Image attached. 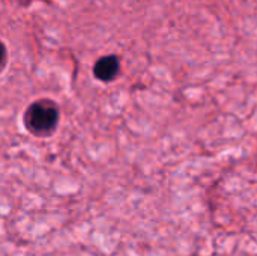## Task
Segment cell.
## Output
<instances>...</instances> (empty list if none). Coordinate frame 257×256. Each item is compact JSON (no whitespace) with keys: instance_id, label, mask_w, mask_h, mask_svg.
I'll return each instance as SVG.
<instances>
[{"instance_id":"1","label":"cell","mask_w":257,"mask_h":256,"mask_svg":"<svg viewBox=\"0 0 257 256\" xmlns=\"http://www.w3.org/2000/svg\"><path fill=\"white\" fill-rule=\"evenodd\" d=\"M60 119V110L59 106L48 98H41L38 101H33L27 110L24 112V127L26 130L36 136V137H47L51 136Z\"/></svg>"},{"instance_id":"3","label":"cell","mask_w":257,"mask_h":256,"mask_svg":"<svg viewBox=\"0 0 257 256\" xmlns=\"http://www.w3.org/2000/svg\"><path fill=\"white\" fill-rule=\"evenodd\" d=\"M6 60H8V50H6V45H5V42L0 39V71L5 68V65H6Z\"/></svg>"},{"instance_id":"2","label":"cell","mask_w":257,"mask_h":256,"mask_svg":"<svg viewBox=\"0 0 257 256\" xmlns=\"http://www.w3.org/2000/svg\"><path fill=\"white\" fill-rule=\"evenodd\" d=\"M120 72V60L114 54H107L99 57L93 65V75L99 81H113Z\"/></svg>"}]
</instances>
